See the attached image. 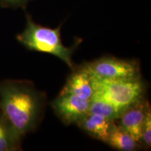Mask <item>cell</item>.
Returning a JSON list of instances; mask_svg holds the SVG:
<instances>
[{
	"label": "cell",
	"mask_w": 151,
	"mask_h": 151,
	"mask_svg": "<svg viewBox=\"0 0 151 151\" xmlns=\"http://www.w3.org/2000/svg\"><path fill=\"white\" fill-rule=\"evenodd\" d=\"M41 94L29 82H0V111L23 138L35 129L41 111Z\"/></svg>",
	"instance_id": "obj_1"
},
{
	"label": "cell",
	"mask_w": 151,
	"mask_h": 151,
	"mask_svg": "<svg viewBox=\"0 0 151 151\" xmlns=\"http://www.w3.org/2000/svg\"><path fill=\"white\" fill-rule=\"evenodd\" d=\"M20 43L26 48L34 51L54 55L63 61L69 67H73V47H66L62 43L60 27L49 28L41 26L27 16V22L23 31L16 36Z\"/></svg>",
	"instance_id": "obj_2"
},
{
	"label": "cell",
	"mask_w": 151,
	"mask_h": 151,
	"mask_svg": "<svg viewBox=\"0 0 151 151\" xmlns=\"http://www.w3.org/2000/svg\"><path fill=\"white\" fill-rule=\"evenodd\" d=\"M91 78L94 90L92 98L104 100L123 110L144 97L146 87L141 77L116 80Z\"/></svg>",
	"instance_id": "obj_3"
},
{
	"label": "cell",
	"mask_w": 151,
	"mask_h": 151,
	"mask_svg": "<svg viewBox=\"0 0 151 151\" xmlns=\"http://www.w3.org/2000/svg\"><path fill=\"white\" fill-rule=\"evenodd\" d=\"M92 78L104 80L134 78L140 77L136 61L104 57L83 66Z\"/></svg>",
	"instance_id": "obj_4"
},
{
	"label": "cell",
	"mask_w": 151,
	"mask_h": 151,
	"mask_svg": "<svg viewBox=\"0 0 151 151\" xmlns=\"http://www.w3.org/2000/svg\"><path fill=\"white\" fill-rule=\"evenodd\" d=\"M90 100L70 94H60L52 106L59 118L66 124L77 123L89 113Z\"/></svg>",
	"instance_id": "obj_5"
},
{
	"label": "cell",
	"mask_w": 151,
	"mask_h": 151,
	"mask_svg": "<svg viewBox=\"0 0 151 151\" xmlns=\"http://www.w3.org/2000/svg\"><path fill=\"white\" fill-rule=\"evenodd\" d=\"M150 104L144 97L123 111L118 120L119 125L129 133L137 143H141V132Z\"/></svg>",
	"instance_id": "obj_6"
},
{
	"label": "cell",
	"mask_w": 151,
	"mask_h": 151,
	"mask_svg": "<svg viewBox=\"0 0 151 151\" xmlns=\"http://www.w3.org/2000/svg\"><path fill=\"white\" fill-rule=\"evenodd\" d=\"M60 94H70L83 99L90 100L94 94L92 78L83 67L69 77Z\"/></svg>",
	"instance_id": "obj_7"
},
{
	"label": "cell",
	"mask_w": 151,
	"mask_h": 151,
	"mask_svg": "<svg viewBox=\"0 0 151 151\" xmlns=\"http://www.w3.org/2000/svg\"><path fill=\"white\" fill-rule=\"evenodd\" d=\"M113 122L99 115L88 113L76 124L92 137L106 143Z\"/></svg>",
	"instance_id": "obj_8"
},
{
	"label": "cell",
	"mask_w": 151,
	"mask_h": 151,
	"mask_svg": "<svg viewBox=\"0 0 151 151\" xmlns=\"http://www.w3.org/2000/svg\"><path fill=\"white\" fill-rule=\"evenodd\" d=\"M22 139L0 111V151L21 150Z\"/></svg>",
	"instance_id": "obj_9"
},
{
	"label": "cell",
	"mask_w": 151,
	"mask_h": 151,
	"mask_svg": "<svg viewBox=\"0 0 151 151\" xmlns=\"http://www.w3.org/2000/svg\"><path fill=\"white\" fill-rule=\"evenodd\" d=\"M106 143L116 150L122 151L135 150L139 145V143L129 133L124 131L119 124H116L115 121L111 126Z\"/></svg>",
	"instance_id": "obj_10"
},
{
	"label": "cell",
	"mask_w": 151,
	"mask_h": 151,
	"mask_svg": "<svg viewBox=\"0 0 151 151\" xmlns=\"http://www.w3.org/2000/svg\"><path fill=\"white\" fill-rule=\"evenodd\" d=\"M124 111L104 100L96 98L90 99L89 113L99 115L112 121L118 120Z\"/></svg>",
	"instance_id": "obj_11"
},
{
	"label": "cell",
	"mask_w": 151,
	"mask_h": 151,
	"mask_svg": "<svg viewBox=\"0 0 151 151\" xmlns=\"http://www.w3.org/2000/svg\"><path fill=\"white\" fill-rule=\"evenodd\" d=\"M141 143L147 148H150L151 146V110L150 108L147 111L144 123H143L142 132H141Z\"/></svg>",
	"instance_id": "obj_12"
},
{
	"label": "cell",
	"mask_w": 151,
	"mask_h": 151,
	"mask_svg": "<svg viewBox=\"0 0 151 151\" xmlns=\"http://www.w3.org/2000/svg\"><path fill=\"white\" fill-rule=\"evenodd\" d=\"M29 0H0V4L4 7L17 8L23 6Z\"/></svg>",
	"instance_id": "obj_13"
}]
</instances>
